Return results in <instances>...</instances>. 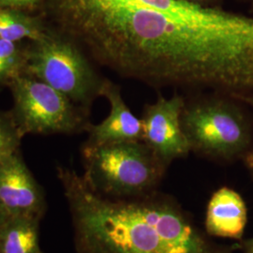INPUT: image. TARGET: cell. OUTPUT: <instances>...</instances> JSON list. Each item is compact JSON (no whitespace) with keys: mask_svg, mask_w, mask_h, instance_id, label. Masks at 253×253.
I'll return each mask as SVG.
<instances>
[{"mask_svg":"<svg viewBox=\"0 0 253 253\" xmlns=\"http://www.w3.org/2000/svg\"><path fill=\"white\" fill-rule=\"evenodd\" d=\"M24 136L11 114L0 112V163L18 152Z\"/></svg>","mask_w":253,"mask_h":253,"instance_id":"4fadbf2b","label":"cell"},{"mask_svg":"<svg viewBox=\"0 0 253 253\" xmlns=\"http://www.w3.org/2000/svg\"><path fill=\"white\" fill-rule=\"evenodd\" d=\"M13 97L11 116L24 135L72 134L90 124L84 109L36 78L19 74L9 81Z\"/></svg>","mask_w":253,"mask_h":253,"instance_id":"8992f818","label":"cell"},{"mask_svg":"<svg viewBox=\"0 0 253 253\" xmlns=\"http://www.w3.org/2000/svg\"><path fill=\"white\" fill-rule=\"evenodd\" d=\"M181 123L190 150L209 159L231 160L246 153L251 134L241 112L218 98L186 103Z\"/></svg>","mask_w":253,"mask_h":253,"instance_id":"5b68a950","label":"cell"},{"mask_svg":"<svg viewBox=\"0 0 253 253\" xmlns=\"http://www.w3.org/2000/svg\"><path fill=\"white\" fill-rule=\"evenodd\" d=\"M46 31L38 22L13 10L0 9V40L17 42L24 39L32 42L45 36Z\"/></svg>","mask_w":253,"mask_h":253,"instance_id":"7c38bea8","label":"cell"},{"mask_svg":"<svg viewBox=\"0 0 253 253\" xmlns=\"http://www.w3.org/2000/svg\"><path fill=\"white\" fill-rule=\"evenodd\" d=\"M92 62L151 87L253 90V18L186 0H49Z\"/></svg>","mask_w":253,"mask_h":253,"instance_id":"6da1fadb","label":"cell"},{"mask_svg":"<svg viewBox=\"0 0 253 253\" xmlns=\"http://www.w3.org/2000/svg\"><path fill=\"white\" fill-rule=\"evenodd\" d=\"M84 179L100 195L126 199L157 190L167 166L143 141L82 148Z\"/></svg>","mask_w":253,"mask_h":253,"instance_id":"3957f363","label":"cell"},{"mask_svg":"<svg viewBox=\"0 0 253 253\" xmlns=\"http://www.w3.org/2000/svg\"><path fill=\"white\" fill-rule=\"evenodd\" d=\"M243 249H244V253H253V237L252 239L245 241Z\"/></svg>","mask_w":253,"mask_h":253,"instance_id":"e0dca14e","label":"cell"},{"mask_svg":"<svg viewBox=\"0 0 253 253\" xmlns=\"http://www.w3.org/2000/svg\"><path fill=\"white\" fill-rule=\"evenodd\" d=\"M244 162L249 171L253 174V147L252 149L246 151L244 157Z\"/></svg>","mask_w":253,"mask_h":253,"instance_id":"2e32d148","label":"cell"},{"mask_svg":"<svg viewBox=\"0 0 253 253\" xmlns=\"http://www.w3.org/2000/svg\"><path fill=\"white\" fill-rule=\"evenodd\" d=\"M24 54L16 42L0 40V83L11 80L23 69Z\"/></svg>","mask_w":253,"mask_h":253,"instance_id":"5bb4252c","label":"cell"},{"mask_svg":"<svg viewBox=\"0 0 253 253\" xmlns=\"http://www.w3.org/2000/svg\"><path fill=\"white\" fill-rule=\"evenodd\" d=\"M240 99H243L245 101L250 103L253 106V95H246V96H240Z\"/></svg>","mask_w":253,"mask_h":253,"instance_id":"d6986e66","label":"cell"},{"mask_svg":"<svg viewBox=\"0 0 253 253\" xmlns=\"http://www.w3.org/2000/svg\"><path fill=\"white\" fill-rule=\"evenodd\" d=\"M73 219L77 253H235L196 225L172 196L155 190L115 199L91 189L84 175L58 166Z\"/></svg>","mask_w":253,"mask_h":253,"instance_id":"7a4b0ae2","label":"cell"},{"mask_svg":"<svg viewBox=\"0 0 253 253\" xmlns=\"http://www.w3.org/2000/svg\"><path fill=\"white\" fill-rule=\"evenodd\" d=\"M185 105L186 101L180 95L171 98L160 96L154 103L145 106L141 118L142 141L167 167L191 151L181 123Z\"/></svg>","mask_w":253,"mask_h":253,"instance_id":"52a82bcc","label":"cell"},{"mask_svg":"<svg viewBox=\"0 0 253 253\" xmlns=\"http://www.w3.org/2000/svg\"><path fill=\"white\" fill-rule=\"evenodd\" d=\"M8 217H9V216L3 210L0 209V230H1L2 226L4 225V223L6 222V220L8 219Z\"/></svg>","mask_w":253,"mask_h":253,"instance_id":"ac0fdd59","label":"cell"},{"mask_svg":"<svg viewBox=\"0 0 253 253\" xmlns=\"http://www.w3.org/2000/svg\"><path fill=\"white\" fill-rule=\"evenodd\" d=\"M23 69L27 76L44 82L83 109L101 96L105 81L81 48L60 33L47 32L32 42L24 53Z\"/></svg>","mask_w":253,"mask_h":253,"instance_id":"277c9868","label":"cell"},{"mask_svg":"<svg viewBox=\"0 0 253 253\" xmlns=\"http://www.w3.org/2000/svg\"><path fill=\"white\" fill-rule=\"evenodd\" d=\"M110 104L108 117L97 125L89 124L86 131L87 145H104L112 143L142 141V120L136 118L122 97L119 86L105 79L101 90Z\"/></svg>","mask_w":253,"mask_h":253,"instance_id":"9c48e42d","label":"cell"},{"mask_svg":"<svg viewBox=\"0 0 253 253\" xmlns=\"http://www.w3.org/2000/svg\"><path fill=\"white\" fill-rule=\"evenodd\" d=\"M40 218L9 217L0 230V253H43L40 247Z\"/></svg>","mask_w":253,"mask_h":253,"instance_id":"8fae6325","label":"cell"},{"mask_svg":"<svg viewBox=\"0 0 253 253\" xmlns=\"http://www.w3.org/2000/svg\"><path fill=\"white\" fill-rule=\"evenodd\" d=\"M0 209L9 217L41 219L44 215V192L20 151L0 163Z\"/></svg>","mask_w":253,"mask_h":253,"instance_id":"ba28073f","label":"cell"},{"mask_svg":"<svg viewBox=\"0 0 253 253\" xmlns=\"http://www.w3.org/2000/svg\"><path fill=\"white\" fill-rule=\"evenodd\" d=\"M247 220V206L238 192L222 187L212 194L205 223L206 233L209 236L241 239Z\"/></svg>","mask_w":253,"mask_h":253,"instance_id":"30bf717a","label":"cell"},{"mask_svg":"<svg viewBox=\"0 0 253 253\" xmlns=\"http://www.w3.org/2000/svg\"><path fill=\"white\" fill-rule=\"evenodd\" d=\"M186 1H190V2H193V3H196V2H200V1H205V0H186Z\"/></svg>","mask_w":253,"mask_h":253,"instance_id":"ffe728a7","label":"cell"},{"mask_svg":"<svg viewBox=\"0 0 253 253\" xmlns=\"http://www.w3.org/2000/svg\"><path fill=\"white\" fill-rule=\"evenodd\" d=\"M39 0H0L1 9H23L36 5Z\"/></svg>","mask_w":253,"mask_h":253,"instance_id":"9a60e30c","label":"cell"}]
</instances>
